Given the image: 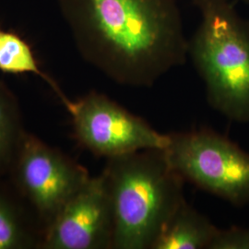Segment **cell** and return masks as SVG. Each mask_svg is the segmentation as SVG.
I'll return each instance as SVG.
<instances>
[{"label":"cell","mask_w":249,"mask_h":249,"mask_svg":"<svg viewBox=\"0 0 249 249\" xmlns=\"http://www.w3.org/2000/svg\"><path fill=\"white\" fill-rule=\"evenodd\" d=\"M103 171L113 206V249H151L186 200L185 180L163 150L135 151L107 159Z\"/></svg>","instance_id":"obj_2"},{"label":"cell","mask_w":249,"mask_h":249,"mask_svg":"<svg viewBox=\"0 0 249 249\" xmlns=\"http://www.w3.org/2000/svg\"><path fill=\"white\" fill-rule=\"evenodd\" d=\"M201 20L187 54L210 107L228 120L249 123V20L231 0H191Z\"/></svg>","instance_id":"obj_3"},{"label":"cell","mask_w":249,"mask_h":249,"mask_svg":"<svg viewBox=\"0 0 249 249\" xmlns=\"http://www.w3.org/2000/svg\"><path fill=\"white\" fill-rule=\"evenodd\" d=\"M80 56L117 84L150 88L188 58L177 0H56Z\"/></svg>","instance_id":"obj_1"},{"label":"cell","mask_w":249,"mask_h":249,"mask_svg":"<svg viewBox=\"0 0 249 249\" xmlns=\"http://www.w3.org/2000/svg\"><path fill=\"white\" fill-rule=\"evenodd\" d=\"M167 135L165 156L185 181L236 207L249 204V152L210 129Z\"/></svg>","instance_id":"obj_4"},{"label":"cell","mask_w":249,"mask_h":249,"mask_svg":"<svg viewBox=\"0 0 249 249\" xmlns=\"http://www.w3.org/2000/svg\"><path fill=\"white\" fill-rule=\"evenodd\" d=\"M242 3H244V4H246V5H248L249 6V0H240Z\"/></svg>","instance_id":"obj_13"},{"label":"cell","mask_w":249,"mask_h":249,"mask_svg":"<svg viewBox=\"0 0 249 249\" xmlns=\"http://www.w3.org/2000/svg\"><path fill=\"white\" fill-rule=\"evenodd\" d=\"M41 242L21 207L0 190V249L40 248Z\"/></svg>","instance_id":"obj_10"},{"label":"cell","mask_w":249,"mask_h":249,"mask_svg":"<svg viewBox=\"0 0 249 249\" xmlns=\"http://www.w3.org/2000/svg\"><path fill=\"white\" fill-rule=\"evenodd\" d=\"M71 116L74 136L85 150L107 159L143 150H164L168 135L155 130L106 94L90 91L60 99Z\"/></svg>","instance_id":"obj_5"},{"label":"cell","mask_w":249,"mask_h":249,"mask_svg":"<svg viewBox=\"0 0 249 249\" xmlns=\"http://www.w3.org/2000/svg\"><path fill=\"white\" fill-rule=\"evenodd\" d=\"M0 71L10 75H34L45 81L60 99L65 94L36 57L31 45L16 32L0 28Z\"/></svg>","instance_id":"obj_9"},{"label":"cell","mask_w":249,"mask_h":249,"mask_svg":"<svg viewBox=\"0 0 249 249\" xmlns=\"http://www.w3.org/2000/svg\"><path fill=\"white\" fill-rule=\"evenodd\" d=\"M24 132L18 100L0 80V175L10 169Z\"/></svg>","instance_id":"obj_11"},{"label":"cell","mask_w":249,"mask_h":249,"mask_svg":"<svg viewBox=\"0 0 249 249\" xmlns=\"http://www.w3.org/2000/svg\"><path fill=\"white\" fill-rule=\"evenodd\" d=\"M217 230L218 227L185 200L171 216L151 249H208Z\"/></svg>","instance_id":"obj_8"},{"label":"cell","mask_w":249,"mask_h":249,"mask_svg":"<svg viewBox=\"0 0 249 249\" xmlns=\"http://www.w3.org/2000/svg\"><path fill=\"white\" fill-rule=\"evenodd\" d=\"M115 222L107 179L90 177L45 228L41 249H113Z\"/></svg>","instance_id":"obj_7"},{"label":"cell","mask_w":249,"mask_h":249,"mask_svg":"<svg viewBox=\"0 0 249 249\" xmlns=\"http://www.w3.org/2000/svg\"><path fill=\"white\" fill-rule=\"evenodd\" d=\"M208 249H249V227L218 228Z\"/></svg>","instance_id":"obj_12"},{"label":"cell","mask_w":249,"mask_h":249,"mask_svg":"<svg viewBox=\"0 0 249 249\" xmlns=\"http://www.w3.org/2000/svg\"><path fill=\"white\" fill-rule=\"evenodd\" d=\"M9 170L45 228L90 178L80 163L26 131Z\"/></svg>","instance_id":"obj_6"}]
</instances>
